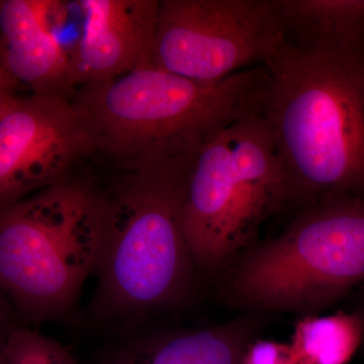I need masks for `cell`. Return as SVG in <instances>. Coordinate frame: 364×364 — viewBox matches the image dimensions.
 <instances>
[{
	"mask_svg": "<svg viewBox=\"0 0 364 364\" xmlns=\"http://www.w3.org/2000/svg\"><path fill=\"white\" fill-rule=\"evenodd\" d=\"M364 284V198L329 196L301 208L284 232L230 264L228 305L316 315Z\"/></svg>",
	"mask_w": 364,
	"mask_h": 364,
	"instance_id": "4",
	"label": "cell"
},
{
	"mask_svg": "<svg viewBox=\"0 0 364 364\" xmlns=\"http://www.w3.org/2000/svg\"><path fill=\"white\" fill-rule=\"evenodd\" d=\"M91 152L73 102L57 95L16 97L0 117V208L66 181Z\"/></svg>",
	"mask_w": 364,
	"mask_h": 364,
	"instance_id": "8",
	"label": "cell"
},
{
	"mask_svg": "<svg viewBox=\"0 0 364 364\" xmlns=\"http://www.w3.org/2000/svg\"><path fill=\"white\" fill-rule=\"evenodd\" d=\"M264 66L205 83L152 65L85 85L74 100L92 144L124 168L193 156L208 139L262 109Z\"/></svg>",
	"mask_w": 364,
	"mask_h": 364,
	"instance_id": "2",
	"label": "cell"
},
{
	"mask_svg": "<svg viewBox=\"0 0 364 364\" xmlns=\"http://www.w3.org/2000/svg\"><path fill=\"white\" fill-rule=\"evenodd\" d=\"M82 16L71 50L76 85L153 65L159 0H79Z\"/></svg>",
	"mask_w": 364,
	"mask_h": 364,
	"instance_id": "9",
	"label": "cell"
},
{
	"mask_svg": "<svg viewBox=\"0 0 364 364\" xmlns=\"http://www.w3.org/2000/svg\"><path fill=\"white\" fill-rule=\"evenodd\" d=\"M0 364H77L59 342L28 328L13 327L0 342Z\"/></svg>",
	"mask_w": 364,
	"mask_h": 364,
	"instance_id": "14",
	"label": "cell"
},
{
	"mask_svg": "<svg viewBox=\"0 0 364 364\" xmlns=\"http://www.w3.org/2000/svg\"><path fill=\"white\" fill-rule=\"evenodd\" d=\"M353 296V301H352V311L356 312L363 318L364 326V284L363 286L358 287L353 294H351Z\"/></svg>",
	"mask_w": 364,
	"mask_h": 364,
	"instance_id": "18",
	"label": "cell"
},
{
	"mask_svg": "<svg viewBox=\"0 0 364 364\" xmlns=\"http://www.w3.org/2000/svg\"><path fill=\"white\" fill-rule=\"evenodd\" d=\"M102 221L100 191L70 178L0 208V291L21 318L70 308L97 267Z\"/></svg>",
	"mask_w": 364,
	"mask_h": 364,
	"instance_id": "6",
	"label": "cell"
},
{
	"mask_svg": "<svg viewBox=\"0 0 364 364\" xmlns=\"http://www.w3.org/2000/svg\"><path fill=\"white\" fill-rule=\"evenodd\" d=\"M363 341V318L350 311L304 316L289 345L299 364H348Z\"/></svg>",
	"mask_w": 364,
	"mask_h": 364,
	"instance_id": "13",
	"label": "cell"
},
{
	"mask_svg": "<svg viewBox=\"0 0 364 364\" xmlns=\"http://www.w3.org/2000/svg\"><path fill=\"white\" fill-rule=\"evenodd\" d=\"M287 207L284 171L261 112L229 124L189 164L182 226L196 268L220 272Z\"/></svg>",
	"mask_w": 364,
	"mask_h": 364,
	"instance_id": "5",
	"label": "cell"
},
{
	"mask_svg": "<svg viewBox=\"0 0 364 364\" xmlns=\"http://www.w3.org/2000/svg\"><path fill=\"white\" fill-rule=\"evenodd\" d=\"M193 156L129 167L102 193L97 303L116 317H136L186 301L196 263L182 226Z\"/></svg>",
	"mask_w": 364,
	"mask_h": 364,
	"instance_id": "3",
	"label": "cell"
},
{
	"mask_svg": "<svg viewBox=\"0 0 364 364\" xmlns=\"http://www.w3.org/2000/svg\"><path fill=\"white\" fill-rule=\"evenodd\" d=\"M284 41L274 0H162L153 65L219 82L262 66Z\"/></svg>",
	"mask_w": 364,
	"mask_h": 364,
	"instance_id": "7",
	"label": "cell"
},
{
	"mask_svg": "<svg viewBox=\"0 0 364 364\" xmlns=\"http://www.w3.org/2000/svg\"><path fill=\"white\" fill-rule=\"evenodd\" d=\"M261 114L287 189V207L364 198V48L282 43L264 64Z\"/></svg>",
	"mask_w": 364,
	"mask_h": 364,
	"instance_id": "1",
	"label": "cell"
},
{
	"mask_svg": "<svg viewBox=\"0 0 364 364\" xmlns=\"http://www.w3.org/2000/svg\"><path fill=\"white\" fill-rule=\"evenodd\" d=\"M1 291H0V342L4 340L7 333L11 331V326L9 324V314L7 310L6 301L2 296Z\"/></svg>",
	"mask_w": 364,
	"mask_h": 364,
	"instance_id": "17",
	"label": "cell"
},
{
	"mask_svg": "<svg viewBox=\"0 0 364 364\" xmlns=\"http://www.w3.org/2000/svg\"><path fill=\"white\" fill-rule=\"evenodd\" d=\"M240 364L299 363L291 345L270 340H256L248 345Z\"/></svg>",
	"mask_w": 364,
	"mask_h": 364,
	"instance_id": "15",
	"label": "cell"
},
{
	"mask_svg": "<svg viewBox=\"0 0 364 364\" xmlns=\"http://www.w3.org/2000/svg\"><path fill=\"white\" fill-rule=\"evenodd\" d=\"M63 9L54 0L0 1V68L33 95L66 97L77 86L71 51L54 28Z\"/></svg>",
	"mask_w": 364,
	"mask_h": 364,
	"instance_id": "10",
	"label": "cell"
},
{
	"mask_svg": "<svg viewBox=\"0 0 364 364\" xmlns=\"http://www.w3.org/2000/svg\"><path fill=\"white\" fill-rule=\"evenodd\" d=\"M284 42L364 48V0H274Z\"/></svg>",
	"mask_w": 364,
	"mask_h": 364,
	"instance_id": "12",
	"label": "cell"
},
{
	"mask_svg": "<svg viewBox=\"0 0 364 364\" xmlns=\"http://www.w3.org/2000/svg\"><path fill=\"white\" fill-rule=\"evenodd\" d=\"M252 328L243 321L139 337L112 349L97 364H240Z\"/></svg>",
	"mask_w": 364,
	"mask_h": 364,
	"instance_id": "11",
	"label": "cell"
},
{
	"mask_svg": "<svg viewBox=\"0 0 364 364\" xmlns=\"http://www.w3.org/2000/svg\"><path fill=\"white\" fill-rule=\"evenodd\" d=\"M16 85L13 79L0 68V117L2 116L9 105L14 102L16 95H14V88Z\"/></svg>",
	"mask_w": 364,
	"mask_h": 364,
	"instance_id": "16",
	"label": "cell"
}]
</instances>
